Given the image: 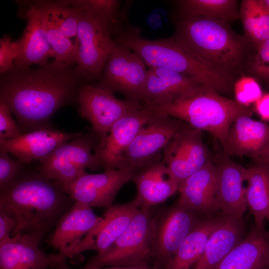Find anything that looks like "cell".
I'll return each instance as SVG.
<instances>
[{
	"label": "cell",
	"mask_w": 269,
	"mask_h": 269,
	"mask_svg": "<svg viewBox=\"0 0 269 269\" xmlns=\"http://www.w3.org/2000/svg\"><path fill=\"white\" fill-rule=\"evenodd\" d=\"M83 83L75 65L55 59L35 68L14 66L0 74V102L15 116L21 134L50 128L59 109L78 103Z\"/></svg>",
	"instance_id": "6da1fadb"
},
{
	"label": "cell",
	"mask_w": 269,
	"mask_h": 269,
	"mask_svg": "<svg viewBox=\"0 0 269 269\" xmlns=\"http://www.w3.org/2000/svg\"><path fill=\"white\" fill-rule=\"evenodd\" d=\"M71 198L38 170H25L0 192V210L15 222L12 236L44 235L73 204Z\"/></svg>",
	"instance_id": "7a4b0ae2"
},
{
	"label": "cell",
	"mask_w": 269,
	"mask_h": 269,
	"mask_svg": "<svg viewBox=\"0 0 269 269\" xmlns=\"http://www.w3.org/2000/svg\"><path fill=\"white\" fill-rule=\"evenodd\" d=\"M172 19L173 37L202 60L235 79L249 70L253 45L229 23L204 16Z\"/></svg>",
	"instance_id": "3957f363"
},
{
	"label": "cell",
	"mask_w": 269,
	"mask_h": 269,
	"mask_svg": "<svg viewBox=\"0 0 269 269\" xmlns=\"http://www.w3.org/2000/svg\"><path fill=\"white\" fill-rule=\"evenodd\" d=\"M115 39L117 44L138 54L149 67L167 69L189 77L222 95L233 90L235 78L202 60L173 36L147 39L141 36L138 27L126 24Z\"/></svg>",
	"instance_id": "277c9868"
},
{
	"label": "cell",
	"mask_w": 269,
	"mask_h": 269,
	"mask_svg": "<svg viewBox=\"0 0 269 269\" xmlns=\"http://www.w3.org/2000/svg\"><path fill=\"white\" fill-rule=\"evenodd\" d=\"M149 108L180 120L193 128L209 133L219 141L223 150L234 121L241 116L251 117L253 114L249 107L205 85L170 103Z\"/></svg>",
	"instance_id": "5b68a950"
},
{
	"label": "cell",
	"mask_w": 269,
	"mask_h": 269,
	"mask_svg": "<svg viewBox=\"0 0 269 269\" xmlns=\"http://www.w3.org/2000/svg\"><path fill=\"white\" fill-rule=\"evenodd\" d=\"M80 8L75 69L84 82L90 83L99 79L109 56L117 45L115 37L122 22L120 17Z\"/></svg>",
	"instance_id": "8992f818"
},
{
	"label": "cell",
	"mask_w": 269,
	"mask_h": 269,
	"mask_svg": "<svg viewBox=\"0 0 269 269\" xmlns=\"http://www.w3.org/2000/svg\"><path fill=\"white\" fill-rule=\"evenodd\" d=\"M152 207H139L127 229L103 254L90 259L85 267H152Z\"/></svg>",
	"instance_id": "52a82bcc"
},
{
	"label": "cell",
	"mask_w": 269,
	"mask_h": 269,
	"mask_svg": "<svg viewBox=\"0 0 269 269\" xmlns=\"http://www.w3.org/2000/svg\"><path fill=\"white\" fill-rule=\"evenodd\" d=\"M157 206L152 207L151 263L152 267L165 269L183 240L205 217L177 201L169 206Z\"/></svg>",
	"instance_id": "ba28073f"
},
{
	"label": "cell",
	"mask_w": 269,
	"mask_h": 269,
	"mask_svg": "<svg viewBox=\"0 0 269 269\" xmlns=\"http://www.w3.org/2000/svg\"><path fill=\"white\" fill-rule=\"evenodd\" d=\"M99 140L91 129L63 143L39 160L37 170L47 178L61 183L69 182L91 170L103 169L99 158L92 150Z\"/></svg>",
	"instance_id": "9c48e42d"
},
{
	"label": "cell",
	"mask_w": 269,
	"mask_h": 269,
	"mask_svg": "<svg viewBox=\"0 0 269 269\" xmlns=\"http://www.w3.org/2000/svg\"><path fill=\"white\" fill-rule=\"evenodd\" d=\"M145 66L138 54L117 44L95 84L142 104L147 74Z\"/></svg>",
	"instance_id": "30bf717a"
},
{
	"label": "cell",
	"mask_w": 269,
	"mask_h": 269,
	"mask_svg": "<svg viewBox=\"0 0 269 269\" xmlns=\"http://www.w3.org/2000/svg\"><path fill=\"white\" fill-rule=\"evenodd\" d=\"M78 104L79 114L91 124L99 142L105 138L117 121L144 106L128 99H119L114 93L88 82L80 87Z\"/></svg>",
	"instance_id": "8fae6325"
},
{
	"label": "cell",
	"mask_w": 269,
	"mask_h": 269,
	"mask_svg": "<svg viewBox=\"0 0 269 269\" xmlns=\"http://www.w3.org/2000/svg\"><path fill=\"white\" fill-rule=\"evenodd\" d=\"M154 111L151 119L124 153L120 168L132 167L139 170L162 158L164 147L177 133L188 125L167 114Z\"/></svg>",
	"instance_id": "7c38bea8"
},
{
	"label": "cell",
	"mask_w": 269,
	"mask_h": 269,
	"mask_svg": "<svg viewBox=\"0 0 269 269\" xmlns=\"http://www.w3.org/2000/svg\"><path fill=\"white\" fill-rule=\"evenodd\" d=\"M138 170L127 167L103 173H86L67 183L53 180L74 202L93 207L108 209L113 204L116 196L123 187L132 181Z\"/></svg>",
	"instance_id": "4fadbf2b"
},
{
	"label": "cell",
	"mask_w": 269,
	"mask_h": 269,
	"mask_svg": "<svg viewBox=\"0 0 269 269\" xmlns=\"http://www.w3.org/2000/svg\"><path fill=\"white\" fill-rule=\"evenodd\" d=\"M202 132L188 125L171 138L162 151V160L178 186L213 160Z\"/></svg>",
	"instance_id": "5bb4252c"
},
{
	"label": "cell",
	"mask_w": 269,
	"mask_h": 269,
	"mask_svg": "<svg viewBox=\"0 0 269 269\" xmlns=\"http://www.w3.org/2000/svg\"><path fill=\"white\" fill-rule=\"evenodd\" d=\"M43 235L23 234L0 243V269H56L67 266V258L39 248Z\"/></svg>",
	"instance_id": "9a60e30c"
},
{
	"label": "cell",
	"mask_w": 269,
	"mask_h": 269,
	"mask_svg": "<svg viewBox=\"0 0 269 269\" xmlns=\"http://www.w3.org/2000/svg\"><path fill=\"white\" fill-rule=\"evenodd\" d=\"M103 220L91 207L74 202L56 224L47 243L67 258H73L86 237L96 230Z\"/></svg>",
	"instance_id": "2e32d148"
},
{
	"label": "cell",
	"mask_w": 269,
	"mask_h": 269,
	"mask_svg": "<svg viewBox=\"0 0 269 269\" xmlns=\"http://www.w3.org/2000/svg\"><path fill=\"white\" fill-rule=\"evenodd\" d=\"M154 113L153 109L144 105L114 124L105 138L94 148L105 171L120 168L124 153Z\"/></svg>",
	"instance_id": "e0dca14e"
},
{
	"label": "cell",
	"mask_w": 269,
	"mask_h": 269,
	"mask_svg": "<svg viewBox=\"0 0 269 269\" xmlns=\"http://www.w3.org/2000/svg\"><path fill=\"white\" fill-rule=\"evenodd\" d=\"M17 2L20 3L18 15L26 20V24L20 37L14 41L17 49L15 66L46 65L49 58L55 59V54L48 42L40 13L31 1Z\"/></svg>",
	"instance_id": "ac0fdd59"
},
{
	"label": "cell",
	"mask_w": 269,
	"mask_h": 269,
	"mask_svg": "<svg viewBox=\"0 0 269 269\" xmlns=\"http://www.w3.org/2000/svg\"><path fill=\"white\" fill-rule=\"evenodd\" d=\"M216 196L223 215L243 220L247 209L244 185L246 168L223 154L217 163Z\"/></svg>",
	"instance_id": "d6986e66"
},
{
	"label": "cell",
	"mask_w": 269,
	"mask_h": 269,
	"mask_svg": "<svg viewBox=\"0 0 269 269\" xmlns=\"http://www.w3.org/2000/svg\"><path fill=\"white\" fill-rule=\"evenodd\" d=\"M217 166L213 160L187 178L178 186L177 201L203 217L219 212L216 196Z\"/></svg>",
	"instance_id": "ffe728a7"
},
{
	"label": "cell",
	"mask_w": 269,
	"mask_h": 269,
	"mask_svg": "<svg viewBox=\"0 0 269 269\" xmlns=\"http://www.w3.org/2000/svg\"><path fill=\"white\" fill-rule=\"evenodd\" d=\"M204 86L198 81L181 74L149 67L147 69L142 104L149 107L167 104L192 94Z\"/></svg>",
	"instance_id": "44dd1931"
},
{
	"label": "cell",
	"mask_w": 269,
	"mask_h": 269,
	"mask_svg": "<svg viewBox=\"0 0 269 269\" xmlns=\"http://www.w3.org/2000/svg\"><path fill=\"white\" fill-rule=\"evenodd\" d=\"M81 132L66 133L51 128L21 134L10 140H0V150L11 154L25 164L39 160Z\"/></svg>",
	"instance_id": "7402d4cb"
},
{
	"label": "cell",
	"mask_w": 269,
	"mask_h": 269,
	"mask_svg": "<svg viewBox=\"0 0 269 269\" xmlns=\"http://www.w3.org/2000/svg\"><path fill=\"white\" fill-rule=\"evenodd\" d=\"M132 181L135 185L134 199L139 207H154L178 191V186L162 158L138 170Z\"/></svg>",
	"instance_id": "603a6c76"
},
{
	"label": "cell",
	"mask_w": 269,
	"mask_h": 269,
	"mask_svg": "<svg viewBox=\"0 0 269 269\" xmlns=\"http://www.w3.org/2000/svg\"><path fill=\"white\" fill-rule=\"evenodd\" d=\"M269 150V126L251 116L238 117L230 127L223 153L255 159Z\"/></svg>",
	"instance_id": "cb8c5ba5"
},
{
	"label": "cell",
	"mask_w": 269,
	"mask_h": 269,
	"mask_svg": "<svg viewBox=\"0 0 269 269\" xmlns=\"http://www.w3.org/2000/svg\"><path fill=\"white\" fill-rule=\"evenodd\" d=\"M139 208L133 199L113 205L106 209L102 223L86 237L78 249L76 256L88 250L97 252V255L104 253L127 229Z\"/></svg>",
	"instance_id": "d4e9b609"
},
{
	"label": "cell",
	"mask_w": 269,
	"mask_h": 269,
	"mask_svg": "<svg viewBox=\"0 0 269 269\" xmlns=\"http://www.w3.org/2000/svg\"><path fill=\"white\" fill-rule=\"evenodd\" d=\"M215 269H269V235L254 224Z\"/></svg>",
	"instance_id": "484cf974"
},
{
	"label": "cell",
	"mask_w": 269,
	"mask_h": 269,
	"mask_svg": "<svg viewBox=\"0 0 269 269\" xmlns=\"http://www.w3.org/2000/svg\"><path fill=\"white\" fill-rule=\"evenodd\" d=\"M243 220L222 215L209 237L203 252L191 269H215L227 255L242 240Z\"/></svg>",
	"instance_id": "4316f807"
},
{
	"label": "cell",
	"mask_w": 269,
	"mask_h": 269,
	"mask_svg": "<svg viewBox=\"0 0 269 269\" xmlns=\"http://www.w3.org/2000/svg\"><path fill=\"white\" fill-rule=\"evenodd\" d=\"M245 180L247 208L254 217V224L263 227L269 214V164L255 163L246 168Z\"/></svg>",
	"instance_id": "83f0119b"
},
{
	"label": "cell",
	"mask_w": 269,
	"mask_h": 269,
	"mask_svg": "<svg viewBox=\"0 0 269 269\" xmlns=\"http://www.w3.org/2000/svg\"><path fill=\"white\" fill-rule=\"evenodd\" d=\"M220 218L213 216L202 219L180 244L165 269H191L201 256Z\"/></svg>",
	"instance_id": "f1b7e54d"
},
{
	"label": "cell",
	"mask_w": 269,
	"mask_h": 269,
	"mask_svg": "<svg viewBox=\"0 0 269 269\" xmlns=\"http://www.w3.org/2000/svg\"><path fill=\"white\" fill-rule=\"evenodd\" d=\"M31 2L40 13L48 42L55 54L54 59L76 65L78 60L77 41L73 43L62 31L55 19L47 0H33Z\"/></svg>",
	"instance_id": "f546056e"
},
{
	"label": "cell",
	"mask_w": 269,
	"mask_h": 269,
	"mask_svg": "<svg viewBox=\"0 0 269 269\" xmlns=\"http://www.w3.org/2000/svg\"><path fill=\"white\" fill-rule=\"evenodd\" d=\"M172 18L204 16L228 23L240 17L236 0H180L175 1Z\"/></svg>",
	"instance_id": "4dcf8cb0"
},
{
	"label": "cell",
	"mask_w": 269,
	"mask_h": 269,
	"mask_svg": "<svg viewBox=\"0 0 269 269\" xmlns=\"http://www.w3.org/2000/svg\"><path fill=\"white\" fill-rule=\"evenodd\" d=\"M239 16L245 36L256 49L269 38V9L262 0H244Z\"/></svg>",
	"instance_id": "1f68e13d"
},
{
	"label": "cell",
	"mask_w": 269,
	"mask_h": 269,
	"mask_svg": "<svg viewBox=\"0 0 269 269\" xmlns=\"http://www.w3.org/2000/svg\"><path fill=\"white\" fill-rule=\"evenodd\" d=\"M56 21L69 38L77 37L78 25L81 11L80 7L69 0H47Z\"/></svg>",
	"instance_id": "d6a6232c"
},
{
	"label": "cell",
	"mask_w": 269,
	"mask_h": 269,
	"mask_svg": "<svg viewBox=\"0 0 269 269\" xmlns=\"http://www.w3.org/2000/svg\"><path fill=\"white\" fill-rule=\"evenodd\" d=\"M233 91L235 100L239 104L249 107L263 95L261 87L253 77L243 75L235 81Z\"/></svg>",
	"instance_id": "836d02e7"
},
{
	"label": "cell",
	"mask_w": 269,
	"mask_h": 269,
	"mask_svg": "<svg viewBox=\"0 0 269 269\" xmlns=\"http://www.w3.org/2000/svg\"><path fill=\"white\" fill-rule=\"evenodd\" d=\"M0 150V190L10 185L25 170L26 164Z\"/></svg>",
	"instance_id": "e575fe53"
},
{
	"label": "cell",
	"mask_w": 269,
	"mask_h": 269,
	"mask_svg": "<svg viewBox=\"0 0 269 269\" xmlns=\"http://www.w3.org/2000/svg\"><path fill=\"white\" fill-rule=\"evenodd\" d=\"M248 70L258 77L269 79V38L257 49Z\"/></svg>",
	"instance_id": "d590c367"
},
{
	"label": "cell",
	"mask_w": 269,
	"mask_h": 269,
	"mask_svg": "<svg viewBox=\"0 0 269 269\" xmlns=\"http://www.w3.org/2000/svg\"><path fill=\"white\" fill-rule=\"evenodd\" d=\"M9 109L0 102V140H10L19 137L21 133L18 124L12 119Z\"/></svg>",
	"instance_id": "8d00e7d4"
},
{
	"label": "cell",
	"mask_w": 269,
	"mask_h": 269,
	"mask_svg": "<svg viewBox=\"0 0 269 269\" xmlns=\"http://www.w3.org/2000/svg\"><path fill=\"white\" fill-rule=\"evenodd\" d=\"M17 55L16 45L7 34H4L0 39V73L12 69Z\"/></svg>",
	"instance_id": "74e56055"
},
{
	"label": "cell",
	"mask_w": 269,
	"mask_h": 269,
	"mask_svg": "<svg viewBox=\"0 0 269 269\" xmlns=\"http://www.w3.org/2000/svg\"><path fill=\"white\" fill-rule=\"evenodd\" d=\"M15 227L13 218L4 212L0 210V243L12 237Z\"/></svg>",
	"instance_id": "f35d334b"
},
{
	"label": "cell",
	"mask_w": 269,
	"mask_h": 269,
	"mask_svg": "<svg viewBox=\"0 0 269 269\" xmlns=\"http://www.w3.org/2000/svg\"><path fill=\"white\" fill-rule=\"evenodd\" d=\"M255 109L263 120L269 121V93L263 94L255 102Z\"/></svg>",
	"instance_id": "ab89813d"
},
{
	"label": "cell",
	"mask_w": 269,
	"mask_h": 269,
	"mask_svg": "<svg viewBox=\"0 0 269 269\" xmlns=\"http://www.w3.org/2000/svg\"><path fill=\"white\" fill-rule=\"evenodd\" d=\"M56 269H73L70 268L68 266ZM80 269H158L154 267L148 268H136V267H126L119 266H107V267H85Z\"/></svg>",
	"instance_id": "60d3db41"
},
{
	"label": "cell",
	"mask_w": 269,
	"mask_h": 269,
	"mask_svg": "<svg viewBox=\"0 0 269 269\" xmlns=\"http://www.w3.org/2000/svg\"><path fill=\"white\" fill-rule=\"evenodd\" d=\"M255 163H266L269 164V150L262 155L253 159Z\"/></svg>",
	"instance_id": "b9f144b4"
},
{
	"label": "cell",
	"mask_w": 269,
	"mask_h": 269,
	"mask_svg": "<svg viewBox=\"0 0 269 269\" xmlns=\"http://www.w3.org/2000/svg\"><path fill=\"white\" fill-rule=\"evenodd\" d=\"M263 3L269 9V0H262Z\"/></svg>",
	"instance_id": "7bdbcfd3"
},
{
	"label": "cell",
	"mask_w": 269,
	"mask_h": 269,
	"mask_svg": "<svg viewBox=\"0 0 269 269\" xmlns=\"http://www.w3.org/2000/svg\"><path fill=\"white\" fill-rule=\"evenodd\" d=\"M267 219L268 220L269 222V214L267 218ZM268 234L269 235V230L268 231Z\"/></svg>",
	"instance_id": "ee69618b"
},
{
	"label": "cell",
	"mask_w": 269,
	"mask_h": 269,
	"mask_svg": "<svg viewBox=\"0 0 269 269\" xmlns=\"http://www.w3.org/2000/svg\"><path fill=\"white\" fill-rule=\"evenodd\" d=\"M268 80H269V79Z\"/></svg>",
	"instance_id": "f6af8a7d"
}]
</instances>
